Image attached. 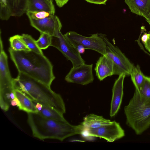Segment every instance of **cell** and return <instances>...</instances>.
<instances>
[{
	"label": "cell",
	"mask_w": 150,
	"mask_h": 150,
	"mask_svg": "<svg viewBox=\"0 0 150 150\" xmlns=\"http://www.w3.org/2000/svg\"><path fill=\"white\" fill-rule=\"evenodd\" d=\"M131 11L146 18L150 11V0H125Z\"/></svg>",
	"instance_id": "cell-15"
},
{
	"label": "cell",
	"mask_w": 150,
	"mask_h": 150,
	"mask_svg": "<svg viewBox=\"0 0 150 150\" xmlns=\"http://www.w3.org/2000/svg\"><path fill=\"white\" fill-rule=\"evenodd\" d=\"M26 14L29 18L35 20L41 19L50 17L53 15L50 13L44 11H27Z\"/></svg>",
	"instance_id": "cell-24"
},
{
	"label": "cell",
	"mask_w": 150,
	"mask_h": 150,
	"mask_svg": "<svg viewBox=\"0 0 150 150\" xmlns=\"http://www.w3.org/2000/svg\"><path fill=\"white\" fill-rule=\"evenodd\" d=\"M50 46L59 51L64 56L71 62L73 67L85 63L78 50L72 45L61 33L58 37L52 36Z\"/></svg>",
	"instance_id": "cell-8"
},
{
	"label": "cell",
	"mask_w": 150,
	"mask_h": 150,
	"mask_svg": "<svg viewBox=\"0 0 150 150\" xmlns=\"http://www.w3.org/2000/svg\"><path fill=\"white\" fill-rule=\"evenodd\" d=\"M29 19L30 25L40 33L54 37H58L61 33V23L59 18L54 15L41 19Z\"/></svg>",
	"instance_id": "cell-11"
},
{
	"label": "cell",
	"mask_w": 150,
	"mask_h": 150,
	"mask_svg": "<svg viewBox=\"0 0 150 150\" xmlns=\"http://www.w3.org/2000/svg\"><path fill=\"white\" fill-rule=\"evenodd\" d=\"M139 92L145 97L150 98V77L146 76L143 86Z\"/></svg>",
	"instance_id": "cell-25"
},
{
	"label": "cell",
	"mask_w": 150,
	"mask_h": 150,
	"mask_svg": "<svg viewBox=\"0 0 150 150\" xmlns=\"http://www.w3.org/2000/svg\"><path fill=\"white\" fill-rule=\"evenodd\" d=\"M106 44V52L112 60L114 75H130L134 66L117 46L112 43L105 34H99Z\"/></svg>",
	"instance_id": "cell-6"
},
{
	"label": "cell",
	"mask_w": 150,
	"mask_h": 150,
	"mask_svg": "<svg viewBox=\"0 0 150 150\" xmlns=\"http://www.w3.org/2000/svg\"><path fill=\"white\" fill-rule=\"evenodd\" d=\"M42 11L54 14L55 9L53 3L48 0H28L26 12Z\"/></svg>",
	"instance_id": "cell-16"
},
{
	"label": "cell",
	"mask_w": 150,
	"mask_h": 150,
	"mask_svg": "<svg viewBox=\"0 0 150 150\" xmlns=\"http://www.w3.org/2000/svg\"><path fill=\"white\" fill-rule=\"evenodd\" d=\"M14 85L15 89L23 92L34 102L50 107L63 114L65 113V105L61 96L42 82L18 72L17 77L14 79Z\"/></svg>",
	"instance_id": "cell-3"
},
{
	"label": "cell",
	"mask_w": 150,
	"mask_h": 150,
	"mask_svg": "<svg viewBox=\"0 0 150 150\" xmlns=\"http://www.w3.org/2000/svg\"><path fill=\"white\" fill-rule=\"evenodd\" d=\"M93 64H85L73 67L65 77L67 82L86 85L94 79L92 69Z\"/></svg>",
	"instance_id": "cell-9"
},
{
	"label": "cell",
	"mask_w": 150,
	"mask_h": 150,
	"mask_svg": "<svg viewBox=\"0 0 150 150\" xmlns=\"http://www.w3.org/2000/svg\"><path fill=\"white\" fill-rule=\"evenodd\" d=\"M112 122L101 116L91 114L84 118L81 124L85 127L96 128L110 124Z\"/></svg>",
	"instance_id": "cell-18"
},
{
	"label": "cell",
	"mask_w": 150,
	"mask_h": 150,
	"mask_svg": "<svg viewBox=\"0 0 150 150\" xmlns=\"http://www.w3.org/2000/svg\"><path fill=\"white\" fill-rule=\"evenodd\" d=\"M149 37V34L146 33L142 35L141 39L144 44L147 41Z\"/></svg>",
	"instance_id": "cell-30"
},
{
	"label": "cell",
	"mask_w": 150,
	"mask_h": 150,
	"mask_svg": "<svg viewBox=\"0 0 150 150\" xmlns=\"http://www.w3.org/2000/svg\"><path fill=\"white\" fill-rule=\"evenodd\" d=\"M57 5L59 7H62L67 3L69 0H55Z\"/></svg>",
	"instance_id": "cell-27"
},
{
	"label": "cell",
	"mask_w": 150,
	"mask_h": 150,
	"mask_svg": "<svg viewBox=\"0 0 150 150\" xmlns=\"http://www.w3.org/2000/svg\"><path fill=\"white\" fill-rule=\"evenodd\" d=\"M64 35L80 53H83L85 49H88L96 51L102 55L106 54V43L99 34L86 37L75 31H70Z\"/></svg>",
	"instance_id": "cell-5"
},
{
	"label": "cell",
	"mask_w": 150,
	"mask_h": 150,
	"mask_svg": "<svg viewBox=\"0 0 150 150\" xmlns=\"http://www.w3.org/2000/svg\"><path fill=\"white\" fill-rule=\"evenodd\" d=\"M90 3L97 4H105L108 0H85Z\"/></svg>",
	"instance_id": "cell-26"
},
{
	"label": "cell",
	"mask_w": 150,
	"mask_h": 150,
	"mask_svg": "<svg viewBox=\"0 0 150 150\" xmlns=\"http://www.w3.org/2000/svg\"><path fill=\"white\" fill-rule=\"evenodd\" d=\"M27 122L33 136L40 140L54 139L63 141L77 134H81L85 127L75 126L45 117L37 113H28Z\"/></svg>",
	"instance_id": "cell-2"
},
{
	"label": "cell",
	"mask_w": 150,
	"mask_h": 150,
	"mask_svg": "<svg viewBox=\"0 0 150 150\" xmlns=\"http://www.w3.org/2000/svg\"><path fill=\"white\" fill-rule=\"evenodd\" d=\"M81 135L87 138L99 137L112 142L124 137L125 133L119 123L114 121L110 124L98 128L85 127Z\"/></svg>",
	"instance_id": "cell-7"
},
{
	"label": "cell",
	"mask_w": 150,
	"mask_h": 150,
	"mask_svg": "<svg viewBox=\"0 0 150 150\" xmlns=\"http://www.w3.org/2000/svg\"><path fill=\"white\" fill-rule=\"evenodd\" d=\"M8 51L18 72L27 75L50 87L55 79L53 66L43 54L30 50L15 51L10 47Z\"/></svg>",
	"instance_id": "cell-1"
},
{
	"label": "cell",
	"mask_w": 150,
	"mask_h": 150,
	"mask_svg": "<svg viewBox=\"0 0 150 150\" xmlns=\"http://www.w3.org/2000/svg\"><path fill=\"white\" fill-rule=\"evenodd\" d=\"M9 40L10 47L14 50L30 51L22 39L21 35H17L12 36Z\"/></svg>",
	"instance_id": "cell-21"
},
{
	"label": "cell",
	"mask_w": 150,
	"mask_h": 150,
	"mask_svg": "<svg viewBox=\"0 0 150 150\" xmlns=\"http://www.w3.org/2000/svg\"><path fill=\"white\" fill-rule=\"evenodd\" d=\"M145 19L146 21L150 25V11L147 16L146 18Z\"/></svg>",
	"instance_id": "cell-32"
},
{
	"label": "cell",
	"mask_w": 150,
	"mask_h": 150,
	"mask_svg": "<svg viewBox=\"0 0 150 150\" xmlns=\"http://www.w3.org/2000/svg\"><path fill=\"white\" fill-rule=\"evenodd\" d=\"M49 1H50L51 2H52L53 3V0H48Z\"/></svg>",
	"instance_id": "cell-33"
},
{
	"label": "cell",
	"mask_w": 150,
	"mask_h": 150,
	"mask_svg": "<svg viewBox=\"0 0 150 150\" xmlns=\"http://www.w3.org/2000/svg\"><path fill=\"white\" fill-rule=\"evenodd\" d=\"M127 125L137 135H140L150 126V98L135 89L132 98L124 107Z\"/></svg>",
	"instance_id": "cell-4"
},
{
	"label": "cell",
	"mask_w": 150,
	"mask_h": 150,
	"mask_svg": "<svg viewBox=\"0 0 150 150\" xmlns=\"http://www.w3.org/2000/svg\"><path fill=\"white\" fill-rule=\"evenodd\" d=\"M149 34V38L147 41L144 45L146 49L150 53V33Z\"/></svg>",
	"instance_id": "cell-29"
},
{
	"label": "cell",
	"mask_w": 150,
	"mask_h": 150,
	"mask_svg": "<svg viewBox=\"0 0 150 150\" xmlns=\"http://www.w3.org/2000/svg\"><path fill=\"white\" fill-rule=\"evenodd\" d=\"M94 70L96 75L100 81L114 75L112 62L106 54L100 57L96 63Z\"/></svg>",
	"instance_id": "cell-13"
},
{
	"label": "cell",
	"mask_w": 150,
	"mask_h": 150,
	"mask_svg": "<svg viewBox=\"0 0 150 150\" xmlns=\"http://www.w3.org/2000/svg\"><path fill=\"white\" fill-rule=\"evenodd\" d=\"M40 36L38 39L36 40L38 47L41 50L45 49L50 46L52 42V36L48 34L40 33Z\"/></svg>",
	"instance_id": "cell-23"
},
{
	"label": "cell",
	"mask_w": 150,
	"mask_h": 150,
	"mask_svg": "<svg viewBox=\"0 0 150 150\" xmlns=\"http://www.w3.org/2000/svg\"><path fill=\"white\" fill-rule=\"evenodd\" d=\"M28 0H0V18L7 20L11 16L19 17L26 12Z\"/></svg>",
	"instance_id": "cell-10"
},
{
	"label": "cell",
	"mask_w": 150,
	"mask_h": 150,
	"mask_svg": "<svg viewBox=\"0 0 150 150\" xmlns=\"http://www.w3.org/2000/svg\"><path fill=\"white\" fill-rule=\"evenodd\" d=\"M130 75L135 89L139 91L143 86L146 76L142 72L138 65L134 67Z\"/></svg>",
	"instance_id": "cell-19"
},
{
	"label": "cell",
	"mask_w": 150,
	"mask_h": 150,
	"mask_svg": "<svg viewBox=\"0 0 150 150\" xmlns=\"http://www.w3.org/2000/svg\"><path fill=\"white\" fill-rule=\"evenodd\" d=\"M11 105L12 106H17L18 108L20 106V103L18 99L16 97L14 99L11 100Z\"/></svg>",
	"instance_id": "cell-28"
},
{
	"label": "cell",
	"mask_w": 150,
	"mask_h": 150,
	"mask_svg": "<svg viewBox=\"0 0 150 150\" xmlns=\"http://www.w3.org/2000/svg\"><path fill=\"white\" fill-rule=\"evenodd\" d=\"M21 38L26 45L30 51L43 54L42 51L38 46L35 40L31 35L23 34L21 35Z\"/></svg>",
	"instance_id": "cell-22"
},
{
	"label": "cell",
	"mask_w": 150,
	"mask_h": 150,
	"mask_svg": "<svg viewBox=\"0 0 150 150\" xmlns=\"http://www.w3.org/2000/svg\"><path fill=\"white\" fill-rule=\"evenodd\" d=\"M11 85H14V79L10 73L7 56L4 50L0 38V87Z\"/></svg>",
	"instance_id": "cell-14"
},
{
	"label": "cell",
	"mask_w": 150,
	"mask_h": 150,
	"mask_svg": "<svg viewBox=\"0 0 150 150\" xmlns=\"http://www.w3.org/2000/svg\"><path fill=\"white\" fill-rule=\"evenodd\" d=\"M125 76L123 74L119 75L113 85L110 111L111 117L117 114L120 108L123 95V83Z\"/></svg>",
	"instance_id": "cell-12"
},
{
	"label": "cell",
	"mask_w": 150,
	"mask_h": 150,
	"mask_svg": "<svg viewBox=\"0 0 150 150\" xmlns=\"http://www.w3.org/2000/svg\"><path fill=\"white\" fill-rule=\"evenodd\" d=\"M38 112L46 118L61 122H67L64 118L63 114L48 106L43 105L42 110Z\"/></svg>",
	"instance_id": "cell-20"
},
{
	"label": "cell",
	"mask_w": 150,
	"mask_h": 150,
	"mask_svg": "<svg viewBox=\"0 0 150 150\" xmlns=\"http://www.w3.org/2000/svg\"><path fill=\"white\" fill-rule=\"evenodd\" d=\"M35 107L38 111H40L43 107V105L39 103H35Z\"/></svg>",
	"instance_id": "cell-31"
},
{
	"label": "cell",
	"mask_w": 150,
	"mask_h": 150,
	"mask_svg": "<svg viewBox=\"0 0 150 150\" xmlns=\"http://www.w3.org/2000/svg\"><path fill=\"white\" fill-rule=\"evenodd\" d=\"M15 93L16 97L20 101V105L18 107L19 110L28 113H37L35 103L24 93L20 90L15 89Z\"/></svg>",
	"instance_id": "cell-17"
}]
</instances>
